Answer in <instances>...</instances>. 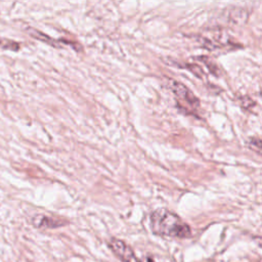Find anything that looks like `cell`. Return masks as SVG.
Instances as JSON below:
<instances>
[{
  "label": "cell",
  "mask_w": 262,
  "mask_h": 262,
  "mask_svg": "<svg viewBox=\"0 0 262 262\" xmlns=\"http://www.w3.org/2000/svg\"><path fill=\"white\" fill-rule=\"evenodd\" d=\"M150 228L155 234L186 238L191 235L190 227L175 213L160 208L150 214Z\"/></svg>",
  "instance_id": "obj_1"
},
{
  "label": "cell",
  "mask_w": 262,
  "mask_h": 262,
  "mask_svg": "<svg viewBox=\"0 0 262 262\" xmlns=\"http://www.w3.org/2000/svg\"><path fill=\"white\" fill-rule=\"evenodd\" d=\"M169 88L171 91L182 101H184L186 104L190 105L191 107L195 108L200 105L199 98L192 93V91L187 88L184 84L177 82L175 80H169Z\"/></svg>",
  "instance_id": "obj_2"
},
{
  "label": "cell",
  "mask_w": 262,
  "mask_h": 262,
  "mask_svg": "<svg viewBox=\"0 0 262 262\" xmlns=\"http://www.w3.org/2000/svg\"><path fill=\"white\" fill-rule=\"evenodd\" d=\"M108 247L112 252L123 262H139L132 248L124 241L113 237L108 242Z\"/></svg>",
  "instance_id": "obj_3"
},
{
  "label": "cell",
  "mask_w": 262,
  "mask_h": 262,
  "mask_svg": "<svg viewBox=\"0 0 262 262\" xmlns=\"http://www.w3.org/2000/svg\"><path fill=\"white\" fill-rule=\"evenodd\" d=\"M67 222L64 220L54 218L51 216H46L43 214H37L32 218V224L41 229H46V228H56L63 226Z\"/></svg>",
  "instance_id": "obj_4"
},
{
  "label": "cell",
  "mask_w": 262,
  "mask_h": 262,
  "mask_svg": "<svg viewBox=\"0 0 262 262\" xmlns=\"http://www.w3.org/2000/svg\"><path fill=\"white\" fill-rule=\"evenodd\" d=\"M27 32H28V34L31 35L32 37H34V38H36V39H38V40H40V41H42V42H45V43H47V44H50V45H52V46H55V47H59V46H60L59 43H60V42H61V43L64 42V40H54V39H52V38L46 36V35L43 34L42 32L37 31V30L34 29V28H27Z\"/></svg>",
  "instance_id": "obj_5"
},
{
  "label": "cell",
  "mask_w": 262,
  "mask_h": 262,
  "mask_svg": "<svg viewBox=\"0 0 262 262\" xmlns=\"http://www.w3.org/2000/svg\"><path fill=\"white\" fill-rule=\"evenodd\" d=\"M248 146L250 149L256 151L257 154L261 152V139L259 137H252L248 142Z\"/></svg>",
  "instance_id": "obj_6"
},
{
  "label": "cell",
  "mask_w": 262,
  "mask_h": 262,
  "mask_svg": "<svg viewBox=\"0 0 262 262\" xmlns=\"http://www.w3.org/2000/svg\"><path fill=\"white\" fill-rule=\"evenodd\" d=\"M0 47L6 48V49H11V50H17L18 49V44L14 43V42H8V41L2 42V41H0Z\"/></svg>",
  "instance_id": "obj_7"
}]
</instances>
